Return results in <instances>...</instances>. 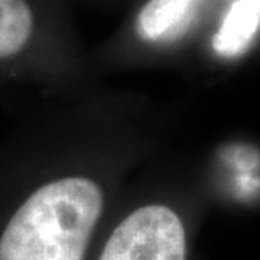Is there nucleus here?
<instances>
[{"instance_id": "obj_1", "label": "nucleus", "mask_w": 260, "mask_h": 260, "mask_svg": "<svg viewBox=\"0 0 260 260\" xmlns=\"http://www.w3.org/2000/svg\"><path fill=\"white\" fill-rule=\"evenodd\" d=\"M103 210V191L88 178L41 186L0 237V260H83Z\"/></svg>"}, {"instance_id": "obj_2", "label": "nucleus", "mask_w": 260, "mask_h": 260, "mask_svg": "<svg viewBox=\"0 0 260 260\" xmlns=\"http://www.w3.org/2000/svg\"><path fill=\"white\" fill-rule=\"evenodd\" d=\"M66 30L61 0H0V68L56 58Z\"/></svg>"}, {"instance_id": "obj_3", "label": "nucleus", "mask_w": 260, "mask_h": 260, "mask_svg": "<svg viewBox=\"0 0 260 260\" xmlns=\"http://www.w3.org/2000/svg\"><path fill=\"white\" fill-rule=\"evenodd\" d=\"M98 260H186V230L164 205H149L118 223Z\"/></svg>"}, {"instance_id": "obj_4", "label": "nucleus", "mask_w": 260, "mask_h": 260, "mask_svg": "<svg viewBox=\"0 0 260 260\" xmlns=\"http://www.w3.org/2000/svg\"><path fill=\"white\" fill-rule=\"evenodd\" d=\"M200 0H145L132 22L135 39L160 46L179 39L188 30Z\"/></svg>"}, {"instance_id": "obj_5", "label": "nucleus", "mask_w": 260, "mask_h": 260, "mask_svg": "<svg viewBox=\"0 0 260 260\" xmlns=\"http://www.w3.org/2000/svg\"><path fill=\"white\" fill-rule=\"evenodd\" d=\"M260 30V0H233L213 38V49L223 58L240 56Z\"/></svg>"}]
</instances>
